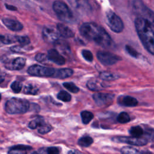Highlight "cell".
Instances as JSON below:
<instances>
[{"instance_id": "1", "label": "cell", "mask_w": 154, "mask_h": 154, "mask_svg": "<svg viewBox=\"0 0 154 154\" xmlns=\"http://www.w3.org/2000/svg\"><path fill=\"white\" fill-rule=\"evenodd\" d=\"M81 34L88 40L93 41L103 48H110L112 40L107 32L100 26L94 22L83 23L79 29Z\"/></svg>"}, {"instance_id": "2", "label": "cell", "mask_w": 154, "mask_h": 154, "mask_svg": "<svg viewBox=\"0 0 154 154\" xmlns=\"http://www.w3.org/2000/svg\"><path fill=\"white\" fill-rule=\"evenodd\" d=\"M149 21L137 17L135 26L137 34L145 49L151 54L154 55V27Z\"/></svg>"}, {"instance_id": "3", "label": "cell", "mask_w": 154, "mask_h": 154, "mask_svg": "<svg viewBox=\"0 0 154 154\" xmlns=\"http://www.w3.org/2000/svg\"><path fill=\"white\" fill-rule=\"evenodd\" d=\"M30 106V103L26 99L13 97L6 102L4 108L10 114H20L29 111Z\"/></svg>"}, {"instance_id": "4", "label": "cell", "mask_w": 154, "mask_h": 154, "mask_svg": "<svg viewBox=\"0 0 154 154\" xmlns=\"http://www.w3.org/2000/svg\"><path fill=\"white\" fill-rule=\"evenodd\" d=\"M53 10L58 18L65 22H71L73 20V15L68 6L61 1H55L52 5Z\"/></svg>"}, {"instance_id": "5", "label": "cell", "mask_w": 154, "mask_h": 154, "mask_svg": "<svg viewBox=\"0 0 154 154\" xmlns=\"http://www.w3.org/2000/svg\"><path fill=\"white\" fill-rule=\"evenodd\" d=\"M106 23L109 28L115 32H120L124 28V24L122 19L112 11H109L106 14Z\"/></svg>"}, {"instance_id": "6", "label": "cell", "mask_w": 154, "mask_h": 154, "mask_svg": "<svg viewBox=\"0 0 154 154\" xmlns=\"http://www.w3.org/2000/svg\"><path fill=\"white\" fill-rule=\"evenodd\" d=\"M133 7L134 11L139 15V17L143 18L149 21L154 25V13L152 11L146 7L143 2L139 0L134 2Z\"/></svg>"}, {"instance_id": "7", "label": "cell", "mask_w": 154, "mask_h": 154, "mask_svg": "<svg viewBox=\"0 0 154 154\" xmlns=\"http://www.w3.org/2000/svg\"><path fill=\"white\" fill-rule=\"evenodd\" d=\"M56 70L51 68V67H48L42 66L40 65L34 64L31 66H30L27 72L28 73L32 76H51L53 77Z\"/></svg>"}, {"instance_id": "8", "label": "cell", "mask_w": 154, "mask_h": 154, "mask_svg": "<svg viewBox=\"0 0 154 154\" xmlns=\"http://www.w3.org/2000/svg\"><path fill=\"white\" fill-rule=\"evenodd\" d=\"M71 7L80 14H87L91 10L88 0H67Z\"/></svg>"}, {"instance_id": "9", "label": "cell", "mask_w": 154, "mask_h": 154, "mask_svg": "<svg viewBox=\"0 0 154 154\" xmlns=\"http://www.w3.org/2000/svg\"><path fill=\"white\" fill-rule=\"evenodd\" d=\"M112 140L114 142L126 143L130 145L138 146H144L148 143V141L144 138H137L134 137L118 136L112 137Z\"/></svg>"}, {"instance_id": "10", "label": "cell", "mask_w": 154, "mask_h": 154, "mask_svg": "<svg viewBox=\"0 0 154 154\" xmlns=\"http://www.w3.org/2000/svg\"><path fill=\"white\" fill-rule=\"evenodd\" d=\"M97 57L99 61L106 66L112 65L120 60L119 56L107 51H99Z\"/></svg>"}, {"instance_id": "11", "label": "cell", "mask_w": 154, "mask_h": 154, "mask_svg": "<svg viewBox=\"0 0 154 154\" xmlns=\"http://www.w3.org/2000/svg\"><path fill=\"white\" fill-rule=\"evenodd\" d=\"M43 38L46 42L52 44L57 43L60 39V34L58 31L50 27H45L42 31Z\"/></svg>"}, {"instance_id": "12", "label": "cell", "mask_w": 154, "mask_h": 154, "mask_svg": "<svg viewBox=\"0 0 154 154\" xmlns=\"http://www.w3.org/2000/svg\"><path fill=\"white\" fill-rule=\"evenodd\" d=\"M114 95L111 93H97L93 95V100L95 103L99 106H106L112 103Z\"/></svg>"}, {"instance_id": "13", "label": "cell", "mask_w": 154, "mask_h": 154, "mask_svg": "<svg viewBox=\"0 0 154 154\" xmlns=\"http://www.w3.org/2000/svg\"><path fill=\"white\" fill-rule=\"evenodd\" d=\"M26 60L22 57H17L13 60L7 61L4 64V66L11 70H19L25 66Z\"/></svg>"}, {"instance_id": "14", "label": "cell", "mask_w": 154, "mask_h": 154, "mask_svg": "<svg viewBox=\"0 0 154 154\" xmlns=\"http://www.w3.org/2000/svg\"><path fill=\"white\" fill-rule=\"evenodd\" d=\"M48 60L58 65H63L65 63V58L55 49H50L47 54Z\"/></svg>"}, {"instance_id": "15", "label": "cell", "mask_w": 154, "mask_h": 154, "mask_svg": "<svg viewBox=\"0 0 154 154\" xmlns=\"http://www.w3.org/2000/svg\"><path fill=\"white\" fill-rule=\"evenodd\" d=\"M3 23L10 30L13 31H19L23 29L22 24L14 19L10 18H4L2 19Z\"/></svg>"}, {"instance_id": "16", "label": "cell", "mask_w": 154, "mask_h": 154, "mask_svg": "<svg viewBox=\"0 0 154 154\" xmlns=\"http://www.w3.org/2000/svg\"><path fill=\"white\" fill-rule=\"evenodd\" d=\"M118 102L121 105L129 107L135 106L138 104L137 100L135 97L130 96H124L119 97L118 99Z\"/></svg>"}, {"instance_id": "17", "label": "cell", "mask_w": 154, "mask_h": 154, "mask_svg": "<svg viewBox=\"0 0 154 154\" xmlns=\"http://www.w3.org/2000/svg\"><path fill=\"white\" fill-rule=\"evenodd\" d=\"M57 28L60 35L64 38H71L75 35L74 32L70 28L63 23H58L57 25Z\"/></svg>"}, {"instance_id": "18", "label": "cell", "mask_w": 154, "mask_h": 154, "mask_svg": "<svg viewBox=\"0 0 154 154\" xmlns=\"http://www.w3.org/2000/svg\"><path fill=\"white\" fill-rule=\"evenodd\" d=\"M73 73V71L71 69L69 68H63L57 69L55 71V73L54 75V78H57L59 79L67 78L71 76Z\"/></svg>"}, {"instance_id": "19", "label": "cell", "mask_w": 154, "mask_h": 154, "mask_svg": "<svg viewBox=\"0 0 154 154\" xmlns=\"http://www.w3.org/2000/svg\"><path fill=\"white\" fill-rule=\"evenodd\" d=\"M122 154H152L148 150H139L131 146H125L120 150Z\"/></svg>"}, {"instance_id": "20", "label": "cell", "mask_w": 154, "mask_h": 154, "mask_svg": "<svg viewBox=\"0 0 154 154\" xmlns=\"http://www.w3.org/2000/svg\"><path fill=\"white\" fill-rule=\"evenodd\" d=\"M87 87L88 89L92 91H99L103 90V85L96 79H90L87 83Z\"/></svg>"}, {"instance_id": "21", "label": "cell", "mask_w": 154, "mask_h": 154, "mask_svg": "<svg viewBox=\"0 0 154 154\" xmlns=\"http://www.w3.org/2000/svg\"><path fill=\"white\" fill-rule=\"evenodd\" d=\"M132 137L137 138H143L144 134V131L140 126H135L132 127L129 131Z\"/></svg>"}, {"instance_id": "22", "label": "cell", "mask_w": 154, "mask_h": 154, "mask_svg": "<svg viewBox=\"0 0 154 154\" xmlns=\"http://www.w3.org/2000/svg\"><path fill=\"white\" fill-rule=\"evenodd\" d=\"M45 124V122L43 120V119L42 117H38L34 120H31L28 123V128H29L31 129H35L37 128H40L42 125Z\"/></svg>"}, {"instance_id": "23", "label": "cell", "mask_w": 154, "mask_h": 154, "mask_svg": "<svg viewBox=\"0 0 154 154\" xmlns=\"http://www.w3.org/2000/svg\"><path fill=\"white\" fill-rule=\"evenodd\" d=\"M81 117L84 124H88L94 117V115L91 112L88 111H83L81 112Z\"/></svg>"}, {"instance_id": "24", "label": "cell", "mask_w": 154, "mask_h": 154, "mask_svg": "<svg viewBox=\"0 0 154 154\" xmlns=\"http://www.w3.org/2000/svg\"><path fill=\"white\" fill-rule=\"evenodd\" d=\"M93 143V140L89 136H85L80 138L78 141V144L81 147H88Z\"/></svg>"}, {"instance_id": "25", "label": "cell", "mask_w": 154, "mask_h": 154, "mask_svg": "<svg viewBox=\"0 0 154 154\" xmlns=\"http://www.w3.org/2000/svg\"><path fill=\"white\" fill-rule=\"evenodd\" d=\"M1 41L4 44H11L14 42H17V35H1Z\"/></svg>"}, {"instance_id": "26", "label": "cell", "mask_w": 154, "mask_h": 154, "mask_svg": "<svg viewBox=\"0 0 154 154\" xmlns=\"http://www.w3.org/2000/svg\"><path fill=\"white\" fill-rule=\"evenodd\" d=\"M23 92L27 94L35 95L37 94L38 92V88L34 85L28 84L24 87Z\"/></svg>"}, {"instance_id": "27", "label": "cell", "mask_w": 154, "mask_h": 154, "mask_svg": "<svg viewBox=\"0 0 154 154\" xmlns=\"http://www.w3.org/2000/svg\"><path fill=\"white\" fill-rule=\"evenodd\" d=\"M117 120L120 123H126L131 120L129 115L126 112H120L117 117Z\"/></svg>"}, {"instance_id": "28", "label": "cell", "mask_w": 154, "mask_h": 154, "mask_svg": "<svg viewBox=\"0 0 154 154\" xmlns=\"http://www.w3.org/2000/svg\"><path fill=\"white\" fill-rule=\"evenodd\" d=\"M57 98L63 102H69L70 101L72 97L71 95L67 91L64 90H61L58 93Z\"/></svg>"}, {"instance_id": "29", "label": "cell", "mask_w": 154, "mask_h": 154, "mask_svg": "<svg viewBox=\"0 0 154 154\" xmlns=\"http://www.w3.org/2000/svg\"><path fill=\"white\" fill-rule=\"evenodd\" d=\"M100 78L103 80H106V81H111V80H115L118 77L116 75L113 74L110 72H103L100 73Z\"/></svg>"}, {"instance_id": "30", "label": "cell", "mask_w": 154, "mask_h": 154, "mask_svg": "<svg viewBox=\"0 0 154 154\" xmlns=\"http://www.w3.org/2000/svg\"><path fill=\"white\" fill-rule=\"evenodd\" d=\"M143 138L148 141H154V129L149 128L144 130Z\"/></svg>"}, {"instance_id": "31", "label": "cell", "mask_w": 154, "mask_h": 154, "mask_svg": "<svg viewBox=\"0 0 154 154\" xmlns=\"http://www.w3.org/2000/svg\"><path fill=\"white\" fill-rule=\"evenodd\" d=\"M63 86L69 91L73 93H76L79 91V88L72 82H64Z\"/></svg>"}, {"instance_id": "32", "label": "cell", "mask_w": 154, "mask_h": 154, "mask_svg": "<svg viewBox=\"0 0 154 154\" xmlns=\"http://www.w3.org/2000/svg\"><path fill=\"white\" fill-rule=\"evenodd\" d=\"M22 88V85L20 82L18 81H14L11 84V90L16 93H19Z\"/></svg>"}, {"instance_id": "33", "label": "cell", "mask_w": 154, "mask_h": 154, "mask_svg": "<svg viewBox=\"0 0 154 154\" xmlns=\"http://www.w3.org/2000/svg\"><path fill=\"white\" fill-rule=\"evenodd\" d=\"M17 42L22 46H25L29 43L30 40L27 36H18L17 35Z\"/></svg>"}, {"instance_id": "34", "label": "cell", "mask_w": 154, "mask_h": 154, "mask_svg": "<svg viewBox=\"0 0 154 154\" xmlns=\"http://www.w3.org/2000/svg\"><path fill=\"white\" fill-rule=\"evenodd\" d=\"M51 130V126L45 123L38 128V132L40 134H46L49 132H50Z\"/></svg>"}, {"instance_id": "35", "label": "cell", "mask_w": 154, "mask_h": 154, "mask_svg": "<svg viewBox=\"0 0 154 154\" xmlns=\"http://www.w3.org/2000/svg\"><path fill=\"white\" fill-rule=\"evenodd\" d=\"M82 57H84V58L85 60H87V61L91 62L93 60V55L92 53L88 50H85V49L82 50Z\"/></svg>"}, {"instance_id": "36", "label": "cell", "mask_w": 154, "mask_h": 154, "mask_svg": "<svg viewBox=\"0 0 154 154\" xmlns=\"http://www.w3.org/2000/svg\"><path fill=\"white\" fill-rule=\"evenodd\" d=\"M126 51V52L132 57H135V58H137L138 57V52H137V51L135 49H134L132 47H131V46L129 45H126L125 47Z\"/></svg>"}, {"instance_id": "37", "label": "cell", "mask_w": 154, "mask_h": 154, "mask_svg": "<svg viewBox=\"0 0 154 154\" xmlns=\"http://www.w3.org/2000/svg\"><path fill=\"white\" fill-rule=\"evenodd\" d=\"M35 60L40 63H43L48 60V56L44 54H38L35 56Z\"/></svg>"}, {"instance_id": "38", "label": "cell", "mask_w": 154, "mask_h": 154, "mask_svg": "<svg viewBox=\"0 0 154 154\" xmlns=\"http://www.w3.org/2000/svg\"><path fill=\"white\" fill-rule=\"evenodd\" d=\"M11 149H20L23 150H28L32 149V147L31 146L24 145V144H17L16 146H14L11 147Z\"/></svg>"}, {"instance_id": "39", "label": "cell", "mask_w": 154, "mask_h": 154, "mask_svg": "<svg viewBox=\"0 0 154 154\" xmlns=\"http://www.w3.org/2000/svg\"><path fill=\"white\" fill-rule=\"evenodd\" d=\"M60 149L57 147H49L47 149V154H59Z\"/></svg>"}, {"instance_id": "40", "label": "cell", "mask_w": 154, "mask_h": 154, "mask_svg": "<svg viewBox=\"0 0 154 154\" xmlns=\"http://www.w3.org/2000/svg\"><path fill=\"white\" fill-rule=\"evenodd\" d=\"M8 154H27V152H26V150L10 148L8 152Z\"/></svg>"}, {"instance_id": "41", "label": "cell", "mask_w": 154, "mask_h": 154, "mask_svg": "<svg viewBox=\"0 0 154 154\" xmlns=\"http://www.w3.org/2000/svg\"><path fill=\"white\" fill-rule=\"evenodd\" d=\"M11 50L13 52H20L21 48L19 46H14V47L11 48Z\"/></svg>"}, {"instance_id": "42", "label": "cell", "mask_w": 154, "mask_h": 154, "mask_svg": "<svg viewBox=\"0 0 154 154\" xmlns=\"http://www.w3.org/2000/svg\"><path fill=\"white\" fill-rule=\"evenodd\" d=\"M7 8L9 10H16V8H15V7H13V6H11V5H5Z\"/></svg>"}, {"instance_id": "43", "label": "cell", "mask_w": 154, "mask_h": 154, "mask_svg": "<svg viewBox=\"0 0 154 154\" xmlns=\"http://www.w3.org/2000/svg\"><path fill=\"white\" fill-rule=\"evenodd\" d=\"M67 154H79V153H78V152L76 150H70L68 152Z\"/></svg>"}, {"instance_id": "44", "label": "cell", "mask_w": 154, "mask_h": 154, "mask_svg": "<svg viewBox=\"0 0 154 154\" xmlns=\"http://www.w3.org/2000/svg\"><path fill=\"white\" fill-rule=\"evenodd\" d=\"M31 154H39V153H37L36 152H32Z\"/></svg>"}]
</instances>
